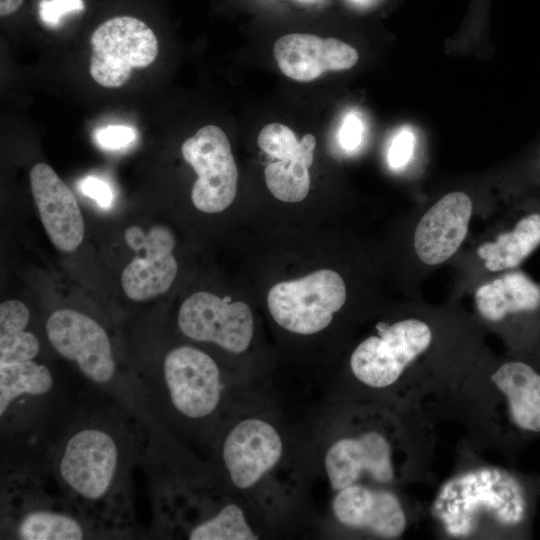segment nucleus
I'll return each instance as SVG.
<instances>
[{"mask_svg": "<svg viewBox=\"0 0 540 540\" xmlns=\"http://www.w3.org/2000/svg\"><path fill=\"white\" fill-rule=\"evenodd\" d=\"M121 418L85 416L69 429L55 454L56 475L81 509H100L124 485L135 458L132 432Z\"/></svg>", "mask_w": 540, "mask_h": 540, "instance_id": "1", "label": "nucleus"}, {"mask_svg": "<svg viewBox=\"0 0 540 540\" xmlns=\"http://www.w3.org/2000/svg\"><path fill=\"white\" fill-rule=\"evenodd\" d=\"M136 384L143 408L168 421L203 422L217 412L224 393L216 361L190 345L170 349L160 371Z\"/></svg>", "mask_w": 540, "mask_h": 540, "instance_id": "2", "label": "nucleus"}, {"mask_svg": "<svg viewBox=\"0 0 540 540\" xmlns=\"http://www.w3.org/2000/svg\"><path fill=\"white\" fill-rule=\"evenodd\" d=\"M434 511L455 536L474 532L484 515L504 525L522 521L526 501L519 482L497 468H480L456 476L440 489Z\"/></svg>", "mask_w": 540, "mask_h": 540, "instance_id": "3", "label": "nucleus"}, {"mask_svg": "<svg viewBox=\"0 0 540 540\" xmlns=\"http://www.w3.org/2000/svg\"><path fill=\"white\" fill-rule=\"evenodd\" d=\"M50 345L74 363L92 384L107 392L128 395L118 382V366L106 330L90 316L72 309L54 311L45 323Z\"/></svg>", "mask_w": 540, "mask_h": 540, "instance_id": "4", "label": "nucleus"}, {"mask_svg": "<svg viewBox=\"0 0 540 540\" xmlns=\"http://www.w3.org/2000/svg\"><path fill=\"white\" fill-rule=\"evenodd\" d=\"M347 297L343 278L322 269L305 277L275 284L267 296L274 321L295 334L310 335L325 329Z\"/></svg>", "mask_w": 540, "mask_h": 540, "instance_id": "5", "label": "nucleus"}, {"mask_svg": "<svg viewBox=\"0 0 540 540\" xmlns=\"http://www.w3.org/2000/svg\"><path fill=\"white\" fill-rule=\"evenodd\" d=\"M378 334L360 342L350 357L353 375L372 388L394 384L404 370L431 345L430 326L418 318L378 325Z\"/></svg>", "mask_w": 540, "mask_h": 540, "instance_id": "6", "label": "nucleus"}, {"mask_svg": "<svg viewBox=\"0 0 540 540\" xmlns=\"http://www.w3.org/2000/svg\"><path fill=\"white\" fill-rule=\"evenodd\" d=\"M89 71L106 88H118L130 78L134 68H145L158 55L156 35L148 25L131 16L103 22L91 36Z\"/></svg>", "mask_w": 540, "mask_h": 540, "instance_id": "7", "label": "nucleus"}, {"mask_svg": "<svg viewBox=\"0 0 540 540\" xmlns=\"http://www.w3.org/2000/svg\"><path fill=\"white\" fill-rule=\"evenodd\" d=\"M183 158L196 172L191 199L205 213L228 208L237 192L238 170L225 132L206 125L182 144Z\"/></svg>", "mask_w": 540, "mask_h": 540, "instance_id": "8", "label": "nucleus"}, {"mask_svg": "<svg viewBox=\"0 0 540 540\" xmlns=\"http://www.w3.org/2000/svg\"><path fill=\"white\" fill-rule=\"evenodd\" d=\"M177 324L189 339L212 343L234 354L248 349L254 332L253 314L245 302H231L230 297L208 292L194 293L182 303Z\"/></svg>", "mask_w": 540, "mask_h": 540, "instance_id": "9", "label": "nucleus"}, {"mask_svg": "<svg viewBox=\"0 0 540 540\" xmlns=\"http://www.w3.org/2000/svg\"><path fill=\"white\" fill-rule=\"evenodd\" d=\"M283 451L279 431L264 419L250 417L240 420L226 433L220 458L233 486L247 490L280 462Z\"/></svg>", "mask_w": 540, "mask_h": 540, "instance_id": "10", "label": "nucleus"}, {"mask_svg": "<svg viewBox=\"0 0 540 540\" xmlns=\"http://www.w3.org/2000/svg\"><path fill=\"white\" fill-rule=\"evenodd\" d=\"M124 239L136 252L122 272L126 296L134 301H146L167 292L178 271L173 233L162 225L152 227L147 234L132 226L125 231Z\"/></svg>", "mask_w": 540, "mask_h": 540, "instance_id": "11", "label": "nucleus"}, {"mask_svg": "<svg viewBox=\"0 0 540 540\" xmlns=\"http://www.w3.org/2000/svg\"><path fill=\"white\" fill-rule=\"evenodd\" d=\"M473 202L463 191H453L435 201L419 218L413 231V252L423 265L449 261L464 242Z\"/></svg>", "mask_w": 540, "mask_h": 540, "instance_id": "12", "label": "nucleus"}, {"mask_svg": "<svg viewBox=\"0 0 540 540\" xmlns=\"http://www.w3.org/2000/svg\"><path fill=\"white\" fill-rule=\"evenodd\" d=\"M324 468L334 491L356 484L364 474L382 484L394 478L391 446L377 431L336 440L325 453Z\"/></svg>", "mask_w": 540, "mask_h": 540, "instance_id": "13", "label": "nucleus"}, {"mask_svg": "<svg viewBox=\"0 0 540 540\" xmlns=\"http://www.w3.org/2000/svg\"><path fill=\"white\" fill-rule=\"evenodd\" d=\"M30 186L51 242L60 251H74L83 240L84 221L73 192L46 163L32 167Z\"/></svg>", "mask_w": 540, "mask_h": 540, "instance_id": "14", "label": "nucleus"}, {"mask_svg": "<svg viewBox=\"0 0 540 540\" xmlns=\"http://www.w3.org/2000/svg\"><path fill=\"white\" fill-rule=\"evenodd\" d=\"M274 57L283 74L293 80L309 82L327 71H341L354 66L357 51L336 38L293 33L274 44Z\"/></svg>", "mask_w": 540, "mask_h": 540, "instance_id": "15", "label": "nucleus"}, {"mask_svg": "<svg viewBox=\"0 0 540 540\" xmlns=\"http://www.w3.org/2000/svg\"><path fill=\"white\" fill-rule=\"evenodd\" d=\"M332 512L344 526L367 529L385 538L400 536L406 527L404 511L393 493L358 483L337 491Z\"/></svg>", "mask_w": 540, "mask_h": 540, "instance_id": "16", "label": "nucleus"}, {"mask_svg": "<svg viewBox=\"0 0 540 540\" xmlns=\"http://www.w3.org/2000/svg\"><path fill=\"white\" fill-rule=\"evenodd\" d=\"M501 273L474 291L475 308L482 318L496 323L540 306V288L526 274L514 269Z\"/></svg>", "mask_w": 540, "mask_h": 540, "instance_id": "17", "label": "nucleus"}, {"mask_svg": "<svg viewBox=\"0 0 540 540\" xmlns=\"http://www.w3.org/2000/svg\"><path fill=\"white\" fill-rule=\"evenodd\" d=\"M491 379L506 395L514 423L523 430L540 432V374L526 363L510 361Z\"/></svg>", "mask_w": 540, "mask_h": 540, "instance_id": "18", "label": "nucleus"}, {"mask_svg": "<svg viewBox=\"0 0 540 540\" xmlns=\"http://www.w3.org/2000/svg\"><path fill=\"white\" fill-rule=\"evenodd\" d=\"M539 245L540 213H532L509 231L481 243L476 255L487 272L496 274L518 267Z\"/></svg>", "mask_w": 540, "mask_h": 540, "instance_id": "19", "label": "nucleus"}, {"mask_svg": "<svg viewBox=\"0 0 540 540\" xmlns=\"http://www.w3.org/2000/svg\"><path fill=\"white\" fill-rule=\"evenodd\" d=\"M55 387L51 370L32 360L0 363V418L9 415L28 400L43 399Z\"/></svg>", "mask_w": 540, "mask_h": 540, "instance_id": "20", "label": "nucleus"}, {"mask_svg": "<svg viewBox=\"0 0 540 540\" xmlns=\"http://www.w3.org/2000/svg\"><path fill=\"white\" fill-rule=\"evenodd\" d=\"M13 521V538L22 540H80L89 529L75 515L43 504L23 505Z\"/></svg>", "mask_w": 540, "mask_h": 540, "instance_id": "21", "label": "nucleus"}, {"mask_svg": "<svg viewBox=\"0 0 540 540\" xmlns=\"http://www.w3.org/2000/svg\"><path fill=\"white\" fill-rule=\"evenodd\" d=\"M189 540H256L243 509L227 503L213 515L193 524L186 533Z\"/></svg>", "mask_w": 540, "mask_h": 540, "instance_id": "22", "label": "nucleus"}, {"mask_svg": "<svg viewBox=\"0 0 540 540\" xmlns=\"http://www.w3.org/2000/svg\"><path fill=\"white\" fill-rule=\"evenodd\" d=\"M258 145L262 151L278 160L300 161L310 167L316 138L305 134L298 141L294 132L280 123H271L262 128L258 135Z\"/></svg>", "mask_w": 540, "mask_h": 540, "instance_id": "23", "label": "nucleus"}, {"mask_svg": "<svg viewBox=\"0 0 540 540\" xmlns=\"http://www.w3.org/2000/svg\"><path fill=\"white\" fill-rule=\"evenodd\" d=\"M309 168L300 161L272 162L264 170L266 185L273 196L281 201H302L310 189Z\"/></svg>", "mask_w": 540, "mask_h": 540, "instance_id": "24", "label": "nucleus"}, {"mask_svg": "<svg viewBox=\"0 0 540 540\" xmlns=\"http://www.w3.org/2000/svg\"><path fill=\"white\" fill-rule=\"evenodd\" d=\"M40 351L37 336L27 329L0 332V363L35 359Z\"/></svg>", "mask_w": 540, "mask_h": 540, "instance_id": "25", "label": "nucleus"}, {"mask_svg": "<svg viewBox=\"0 0 540 540\" xmlns=\"http://www.w3.org/2000/svg\"><path fill=\"white\" fill-rule=\"evenodd\" d=\"M414 149V133L407 127L398 130L392 137L387 151V162L390 168L403 169L411 160Z\"/></svg>", "mask_w": 540, "mask_h": 540, "instance_id": "26", "label": "nucleus"}, {"mask_svg": "<svg viewBox=\"0 0 540 540\" xmlns=\"http://www.w3.org/2000/svg\"><path fill=\"white\" fill-rule=\"evenodd\" d=\"M95 138L103 149L117 150L127 146L135 139V130L124 125H110L99 129Z\"/></svg>", "mask_w": 540, "mask_h": 540, "instance_id": "27", "label": "nucleus"}, {"mask_svg": "<svg viewBox=\"0 0 540 540\" xmlns=\"http://www.w3.org/2000/svg\"><path fill=\"white\" fill-rule=\"evenodd\" d=\"M83 9L82 0H42L39 4L40 17L48 25H56L66 13Z\"/></svg>", "mask_w": 540, "mask_h": 540, "instance_id": "28", "label": "nucleus"}, {"mask_svg": "<svg viewBox=\"0 0 540 540\" xmlns=\"http://www.w3.org/2000/svg\"><path fill=\"white\" fill-rule=\"evenodd\" d=\"M363 129V124L357 115H347L339 131L340 146L348 152L356 150L362 142Z\"/></svg>", "mask_w": 540, "mask_h": 540, "instance_id": "29", "label": "nucleus"}, {"mask_svg": "<svg viewBox=\"0 0 540 540\" xmlns=\"http://www.w3.org/2000/svg\"><path fill=\"white\" fill-rule=\"evenodd\" d=\"M80 189L84 195L95 200L100 207L108 208L111 205L113 194L109 185L103 180L88 176L81 181Z\"/></svg>", "mask_w": 540, "mask_h": 540, "instance_id": "30", "label": "nucleus"}, {"mask_svg": "<svg viewBox=\"0 0 540 540\" xmlns=\"http://www.w3.org/2000/svg\"><path fill=\"white\" fill-rule=\"evenodd\" d=\"M24 0H0V15L8 16L20 8Z\"/></svg>", "mask_w": 540, "mask_h": 540, "instance_id": "31", "label": "nucleus"}, {"mask_svg": "<svg viewBox=\"0 0 540 540\" xmlns=\"http://www.w3.org/2000/svg\"><path fill=\"white\" fill-rule=\"evenodd\" d=\"M353 4L360 7H368L373 5L377 0H349Z\"/></svg>", "mask_w": 540, "mask_h": 540, "instance_id": "32", "label": "nucleus"}]
</instances>
